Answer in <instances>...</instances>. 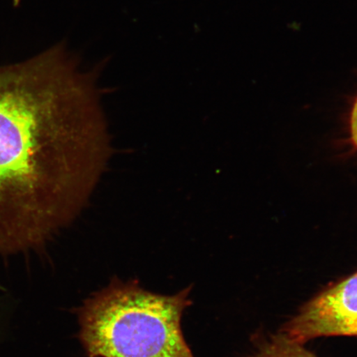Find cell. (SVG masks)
<instances>
[{
  "mask_svg": "<svg viewBox=\"0 0 357 357\" xmlns=\"http://www.w3.org/2000/svg\"><path fill=\"white\" fill-rule=\"evenodd\" d=\"M56 46L0 67V257L41 252L88 206L114 149L95 67Z\"/></svg>",
  "mask_w": 357,
  "mask_h": 357,
  "instance_id": "6da1fadb",
  "label": "cell"
},
{
  "mask_svg": "<svg viewBox=\"0 0 357 357\" xmlns=\"http://www.w3.org/2000/svg\"><path fill=\"white\" fill-rule=\"evenodd\" d=\"M191 289L162 296L114 278L77 311L88 356L194 357L181 330Z\"/></svg>",
  "mask_w": 357,
  "mask_h": 357,
  "instance_id": "7a4b0ae2",
  "label": "cell"
},
{
  "mask_svg": "<svg viewBox=\"0 0 357 357\" xmlns=\"http://www.w3.org/2000/svg\"><path fill=\"white\" fill-rule=\"evenodd\" d=\"M281 335L298 344L316 337L357 336V271L306 303Z\"/></svg>",
  "mask_w": 357,
  "mask_h": 357,
  "instance_id": "3957f363",
  "label": "cell"
},
{
  "mask_svg": "<svg viewBox=\"0 0 357 357\" xmlns=\"http://www.w3.org/2000/svg\"><path fill=\"white\" fill-rule=\"evenodd\" d=\"M252 357H317L302 344L288 340L283 335L275 337L262 345L260 351Z\"/></svg>",
  "mask_w": 357,
  "mask_h": 357,
  "instance_id": "277c9868",
  "label": "cell"
},
{
  "mask_svg": "<svg viewBox=\"0 0 357 357\" xmlns=\"http://www.w3.org/2000/svg\"><path fill=\"white\" fill-rule=\"evenodd\" d=\"M8 318H10V305L6 301H0V338L3 337Z\"/></svg>",
  "mask_w": 357,
  "mask_h": 357,
  "instance_id": "5b68a950",
  "label": "cell"
},
{
  "mask_svg": "<svg viewBox=\"0 0 357 357\" xmlns=\"http://www.w3.org/2000/svg\"><path fill=\"white\" fill-rule=\"evenodd\" d=\"M351 137L352 144L357 149V98L352 108L350 120Z\"/></svg>",
  "mask_w": 357,
  "mask_h": 357,
  "instance_id": "8992f818",
  "label": "cell"
}]
</instances>
